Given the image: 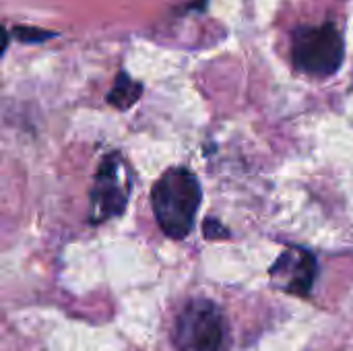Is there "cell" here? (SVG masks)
<instances>
[{
    "label": "cell",
    "instance_id": "6da1fadb",
    "mask_svg": "<svg viewBox=\"0 0 353 351\" xmlns=\"http://www.w3.org/2000/svg\"><path fill=\"white\" fill-rule=\"evenodd\" d=\"M203 201L199 178L184 166L165 170L151 188V209L159 230L172 240H184Z\"/></svg>",
    "mask_w": 353,
    "mask_h": 351
},
{
    "label": "cell",
    "instance_id": "7a4b0ae2",
    "mask_svg": "<svg viewBox=\"0 0 353 351\" xmlns=\"http://www.w3.org/2000/svg\"><path fill=\"white\" fill-rule=\"evenodd\" d=\"M345 58L343 35L333 23L304 25L292 35V64L312 79L333 77Z\"/></svg>",
    "mask_w": 353,
    "mask_h": 351
},
{
    "label": "cell",
    "instance_id": "3957f363",
    "mask_svg": "<svg viewBox=\"0 0 353 351\" xmlns=\"http://www.w3.org/2000/svg\"><path fill=\"white\" fill-rule=\"evenodd\" d=\"M174 339L178 351H230L225 314L211 300H190L178 314Z\"/></svg>",
    "mask_w": 353,
    "mask_h": 351
},
{
    "label": "cell",
    "instance_id": "277c9868",
    "mask_svg": "<svg viewBox=\"0 0 353 351\" xmlns=\"http://www.w3.org/2000/svg\"><path fill=\"white\" fill-rule=\"evenodd\" d=\"M132 192V172L120 151H112L101 157L91 194H89V223L99 225L114 217H120L128 205Z\"/></svg>",
    "mask_w": 353,
    "mask_h": 351
},
{
    "label": "cell",
    "instance_id": "5b68a950",
    "mask_svg": "<svg viewBox=\"0 0 353 351\" xmlns=\"http://www.w3.org/2000/svg\"><path fill=\"white\" fill-rule=\"evenodd\" d=\"M319 273L316 257L302 246L285 248L279 259L271 265L269 275L273 288L292 296H308Z\"/></svg>",
    "mask_w": 353,
    "mask_h": 351
},
{
    "label": "cell",
    "instance_id": "8992f818",
    "mask_svg": "<svg viewBox=\"0 0 353 351\" xmlns=\"http://www.w3.org/2000/svg\"><path fill=\"white\" fill-rule=\"evenodd\" d=\"M143 95V83L132 79L126 70H120L114 79V85L110 89V93L105 95V101L116 108V110H128L132 108Z\"/></svg>",
    "mask_w": 353,
    "mask_h": 351
},
{
    "label": "cell",
    "instance_id": "52a82bcc",
    "mask_svg": "<svg viewBox=\"0 0 353 351\" xmlns=\"http://www.w3.org/2000/svg\"><path fill=\"white\" fill-rule=\"evenodd\" d=\"M10 35L19 41H25V43H39V41H46L50 37H56L54 31H48V29H39V27H29V25H19L10 31Z\"/></svg>",
    "mask_w": 353,
    "mask_h": 351
},
{
    "label": "cell",
    "instance_id": "ba28073f",
    "mask_svg": "<svg viewBox=\"0 0 353 351\" xmlns=\"http://www.w3.org/2000/svg\"><path fill=\"white\" fill-rule=\"evenodd\" d=\"M203 234H205V238H209V240H221V238H228V236H230L228 228H225L219 219H215V217H207V219H205V223H203Z\"/></svg>",
    "mask_w": 353,
    "mask_h": 351
},
{
    "label": "cell",
    "instance_id": "9c48e42d",
    "mask_svg": "<svg viewBox=\"0 0 353 351\" xmlns=\"http://www.w3.org/2000/svg\"><path fill=\"white\" fill-rule=\"evenodd\" d=\"M8 39H10V33L6 31L4 25H0V56L4 54V50H6V46H8Z\"/></svg>",
    "mask_w": 353,
    "mask_h": 351
}]
</instances>
